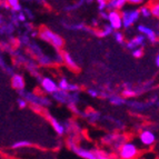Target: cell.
<instances>
[{"mask_svg": "<svg viewBox=\"0 0 159 159\" xmlns=\"http://www.w3.org/2000/svg\"><path fill=\"white\" fill-rule=\"evenodd\" d=\"M31 143H29L28 140H19L16 141V143H13L11 148L12 149H21V148H27V147H30Z\"/></svg>", "mask_w": 159, "mask_h": 159, "instance_id": "20", "label": "cell"}, {"mask_svg": "<svg viewBox=\"0 0 159 159\" xmlns=\"http://www.w3.org/2000/svg\"><path fill=\"white\" fill-rule=\"evenodd\" d=\"M82 116L85 117L88 121L90 122H95L99 119V112L97 111H91V110H87L86 112L82 114Z\"/></svg>", "mask_w": 159, "mask_h": 159, "instance_id": "18", "label": "cell"}, {"mask_svg": "<svg viewBox=\"0 0 159 159\" xmlns=\"http://www.w3.org/2000/svg\"><path fill=\"white\" fill-rule=\"evenodd\" d=\"M39 84H40V88H41V90H43L45 93L52 95V93L58 89V84H57V82L50 77L39 78Z\"/></svg>", "mask_w": 159, "mask_h": 159, "instance_id": "9", "label": "cell"}, {"mask_svg": "<svg viewBox=\"0 0 159 159\" xmlns=\"http://www.w3.org/2000/svg\"><path fill=\"white\" fill-rule=\"evenodd\" d=\"M121 17H122V28L129 29L134 24L137 22L140 18V11L139 9H121Z\"/></svg>", "mask_w": 159, "mask_h": 159, "instance_id": "5", "label": "cell"}, {"mask_svg": "<svg viewBox=\"0 0 159 159\" xmlns=\"http://www.w3.org/2000/svg\"><path fill=\"white\" fill-rule=\"evenodd\" d=\"M11 86H12L13 89L17 91H20V90H22V89H25V87H26L25 78L19 74L12 75V77H11Z\"/></svg>", "mask_w": 159, "mask_h": 159, "instance_id": "12", "label": "cell"}, {"mask_svg": "<svg viewBox=\"0 0 159 159\" xmlns=\"http://www.w3.org/2000/svg\"><path fill=\"white\" fill-rule=\"evenodd\" d=\"M57 84H58V89H60V90L68 91L69 84H70V82H69L66 78H60V80H59Z\"/></svg>", "mask_w": 159, "mask_h": 159, "instance_id": "22", "label": "cell"}, {"mask_svg": "<svg viewBox=\"0 0 159 159\" xmlns=\"http://www.w3.org/2000/svg\"><path fill=\"white\" fill-rule=\"evenodd\" d=\"M88 93L91 96V97H93V98H96V97H98L99 93L97 90H95V89H89L88 90Z\"/></svg>", "mask_w": 159, "mask_h": 159, "instance_id": "31", "label": "cell"}, {"mask_svg": "<svg viewBox=\"0 0 159 159\" xmlns=\"http://www.w3.org/2000/svg\"><path fill=\"white\" fill-rule=\"evenodd\" d=\"M70 149L75 155H77L78 157L84 159H107L111 157L110 155H108L107 151L100 150V149L97 148H84V147L77 145V143L70 147Z\"/></svg>", "mask_w": 159, "mask_h": 159, "instance_id": "1", "label": "cell"}, {"mask_svg": "<svg viewBox=\"0 0 159 159\" xmlns=\"http://www.w3.org/2000/svg\"><path fill=\"white\" fill-rule=\"evenodd\" d=\"M156 65H157V67H159V52H158V55H157V57H156Z\"/></svg>", "mask_w": 159, "mask_h": 159, "instance_id": "34", "label": "cell"}, {"mask_svg": "<svg viewBox=\"0 0 159 159\" xmlns=\"http://www.w3.org/2000/svg\"><path fill=\"white\" fill-rule=\"evenodd\" d=\"M158 105H159V101H158Z\"/></svg>", "mask_w": 159, "mask_h": 159, "instance_id": "35", "label": "cell"}, {"mask_svg": "<svg viewBox=\"0 0 159 159\" xmlns=\"http://www.w3.org/2000/svg\"><path fill=\"white\" fill-rule=\"evenodd\" d=\"M112 34H114L115 40H116L118 43H125V34H122L120 30H114Z\"/></svg>", "mask_w": 159, "mask_h": 159, "instance_id": "21", "label": "cell"}, {"mask_svg": "<svg viewBox=\"0 0 159 159\" xmlns=\"http://www.w3.org/2000/svg\"><path fill=\"white\" fill-rule=\"evenodd\" d=\"M124 96L125 97H134V96L136 95V93H135V90H134V88H131V87H127V88H125V90H124Z\"/></svg>", "mask_w": 159, "mask_h": 159, "instance_id": "28", "label": "cell"}, {"mask_svg": "<svg viewBox=\"0 0 159 159\" xmlns=\"http://www.w3.org/2000/svg\"><path fill=\"white\" fill-rule=\"evenodd\" d=\"M150 9H151V16H154L155 18H157L159 20V1L155 2L150 7Z\"/></svg>", "mask_w": 159, "mask_h": 159, "instance_id": "24", "label": "cell"}, {"mask_svg": "<svg viewBox=\"0 0 159 159\" xmlns=\"http://www.w3.org/2000/svg\"><path fill=\"white\" fill-rule=\"evenodd\" d=\"M137 29L140 34H143V36H145L146 40H148L149 43H155L158 41L159 32H157L152 27L146 26V25H139V26L137 27Z\"/></svg>", "mask_w": 159, "mask_h": 159, "instance_id": "7", "label": "cell"}, {"mask_svg": "<svg viewBox=\"0 0 159 159\" xmlns=\"http://www.w3.org/2000/svg\"><path fill=\"white\" fill-rule=\"evenodd\" d=\"M17 105H18V107L20 109H25L28 106V101H27L24 97H20V98H18V100H17Z\"/></svg>", "mask_w": 159, "mask_h": 159, "instance_id": "27", "label": "cell"}, {"mask_svg": "<svg viewBox=\"0 0 159 159\" xmlns=\"http://www.w3.org/2000/svg\"><path fill=\"white\" fill-rule=\"evenodd\" d=\"M109 101L112 103V105H115V106H121V105H124V103L126 102L125 98H122V97H120V96L118 95H112L109 97Z\"/></svg>", "mask_w": 159, "mask_h": 159, "instance_id": "19", "label": "cell"}, {"mask_svg": "<svg viewBox=\"0 0 159 159\" xmlns=\"http://www.w3.org/2000/svg\"><path fill=\"white\" fill-rule=\"evenodd\" d=\"M145 43H146V38H145V36L143 34H140L136 36V37L131 38L130 40H128L127 43H126V48L129 49V50H133L135 48L143 47Z\"/></svg>", "mask_w": 159, "mask_h": 159, "instance_id": "11", "label": "cell"}, {"mask_svg": "<svg viewBox=\"0 0 159 159\" xmlns=\"http://www.w3.org/2000/svg\"><path fill=\"white\" fill-rule=\"evenodd\" d=\"M112 32H114V29H112L109 25H106V26H103L101 29L96 30L95 34L99 38H106V37H108V36H110V34H112Z\"/></svg>", "mask_w": 159, "mask_h": 159, "instance_id": "15", "label": "cell"}, {"mask_svg": "<svg viewBox=\"0 0 159 159\" xmlns=\"http://www.w3.org/2000/svg\"><path fill=\"white\" fill-rule=\"evenodd\" d=\"M109 0H96V2L98 3V8L99 11L106 10L107 9V5H108Z\"/></svg>", "mask_w": 159, "mask_h": 159, "instance_id": "26", "label": "cell"}, {"mask_svg": "<svg viewBox=\"0 0 159 159\" xmlns=\"http://www.w3.org/2000/svg\"><path fill=\"white\" fill-rule=\"evenodd\" d=\"M139 155V149L134 141H125L121 146L118 148V155L121 159H134L137 158Z\"/></svg>", "mask_w": 159, "mask_h": 159, "instance_id": "3", "label": "cell"}, {"mask_svg": "<svg viewBox=\"0 0 159 159\" xmlns=\"http://www.w3.org/2000/svg\"><path fill=\"white\" fill-rule=\"evenodd\" d=\"M8 9H11L13 12H19L21 10V3L19 0H6Z\"/></svg>", "mask_w": 159, "mask_h": 159, "instance_id": "17", "label": "cell"}, {"mask_svg": "<svg viewBox=\"0 0 159 159\" xmlns=\"http://www.w3.org/2000/svg\"><path fill=\"white\" fill-rule=\"evenodd\" d=\"M126 141V137L122 135H117V134H108L102 138V143L108 145V146L114 147L115 149L118 150L120 146Z\"/></svg>", "mask_w": 159, "mask_h": 159, "instance_id": "8", "label": "cell"}, {"mask_svg": "<svg viewBox=\"0 0 159 159\" xmlns=\"http://www.w3.org/2000/svg\"><path fill=\"white\" fill-rule=\"evenodd\" d=\"M131 53H133V56L135 58H141L143 55V47H138V48H135L131 50Z\"/></svg>", "mask_w": 159, "mask_h": 159, "instance_id": "25", "label": "cell"}, {"mask_svg": "<svg viewBox=\"0 0 159 159\" xmlns=\"http://www.w3.org/2000/svg\"><path fill=\"white\" fill-rule=\"evenodd\" d=\"M126 3H127V0H109L107 9H109V10H121Z\"/></svg>", "mask_w": 159, "mask_h": 159, "instance_id": "14", "label": "cell"}, {"mask_svg": "<svg viewBox=\"0 0 159 159\" xmlns=\"http://www.w3.org/2000/svg\"><path fill=\"white\" fill-rule=\"evenodd\" d=\"M100 13V18L103 19V20H107V17H108V12L106 10H102V11H99Z\"/></svg>", "mask_w": 159, "mask_h": 159, "instance_id": "32", "label": "cell"}, {"mask_svg": "<svg viewBox=\"0 0 159 159\" xmlns=\"http://www.w3.org/2000/svg\"><path fill=\"white\" fill-rule=\"evenodd\" d=\"M62 59H64V62L65 65H67V66L69 67V68L71 69H78V65L76 64V61L74 60V58H72L70 55H69L68 52H65L64 56H62Z\"/></svg>", "mask_w": 159, "mask_h": 159, "instance_id": "16", "label": "cell"}, {"mask_svg": "<svg viewBox=\"0 0 159 159\" xmlns=\"http://www.w3.org/2000/svg\"><path fill=\"white\" fill-rule=\"evenodd\" d=\"M139 11H140V16H143V18H149V17H151V9L148 6H143V7L139 9Z\"/></svg>", "mask_w": 159, "mask_h": 159, "instance_id": "23", "label": "cell"}, {"mask_svg": "<svg viewBox=\"0 0 159 159\" xmlns=\"http://www.w3.org/2000/svg\"><path fill=\"white\" fill-rule=\"evenodd\" d=\"M39 37L43 40H45L46 43H50L53 48H56L57 50L61 49L64 47L65 41L64 39L61 38V36H59L58 34L53 32L52 30H50L49 28H43V29L39 31Z\"/></svg>", "mask_w": 159, "mask_h": 159, "instance_id": "2", "label": "cell"}, {"mask_svg": "<svg viewBox=\"0 0 159 159\" xmlns=\"http://www.w3.org/2000/svg\"><path fill=\"white\" fill-rule=\"evenodd\" d=\"M107 20H108V25L114 30L122 29V17L119 10H109Z\"/></svg>", "mask_w": 159, "mask_h": 159, "instance_id": "6", "label": "cell"}, {"mask_svg": "<svg viewBox=\"0 0 159 159\" xmlns=\"http://www.w3.org/2000/svg\"><path fill=\"white\" fill-rule=\"evenodd\" d=\"M17 18H18L19 21H26V17H25L24 13H21L20 11H19L18 15H17Z\"/></svg>", "mask_w": 159, "mask_h": 159, "instance_id": "33", "label": "cell"}, {"mask_svg": "<svg viewBox=\"0 0 159 159\" xmlns=\"http://www.w3.org/2000/svg\"><path fill=\"white\" fill-rule=\"evenodd\" d=\"M78 90H79V86L76 85V84H69L68 91H70V93H77Z\"/></svg>", "mask_w": 159, "mask_h": 159, "instance_id": "29", "label": "cell"}, {"mask_svg": "<svg viewBox=\"0 0 159 159\" xmlns=\"http://www.w3.org/2000/svg\"><path fill=\"white\" fill-rule=\"evenodd\" d=\"M18 93H19V95H20V97H24V98L28 101V103H31L34 108L39 109V108H41V107H47L50 105V101L48 100L46 97H41V96H38V95H36V93H28V91H26L25 89L18 91Z\"/></svg>", "mask_w": 159, "mask_h": 159, "instance_id": "4", "label": "cell"}, {"mask_svg": "<svg viewBox=\"0 0 159 159\" xmlns=\"http://www.w3.org/2000/svg\"><path fill=\"white\" fill-rule=\"evenodd\" d=\"M48 119H49V121H50L51 126H52L53 130L56 131L57 135L62 136V135H65V134H66V128H65V125H64V124H61V122H59L58 120H57L56 118H55V117L50 116V115L48 116Z\"/></svg>", "mask_w": 159, "mask_h": 159, "instance_id": "13", "label": "cell"}, {"mask_svg": "<svg viewBox=\"0 0 159 159\" xmlns=\"http://www.w3.org/2000/svg\"><path fill=\"white\" fill-rule=\"evenodd\" d=\"M156 141V136L151 130L145 129L139 134V143L143 147H151Z\"/></svg>", "mask_w": 159, "mask_h": 159, "instance_id": "10", "label": "cell"}, {"mask_svg": "<svg viewBox=\"0 0 159 159\" xmlns=\"http://www.w3.org/2000/svg\"><path fill=\"white\" fill-rule=\"evenodd\" d=\"M145 0H127V2L130 5H141Z\"/></svg>", "mask_w": 159, "mask_h": 159, "instance_id": "30", "label": "cell"}]
</instances>
